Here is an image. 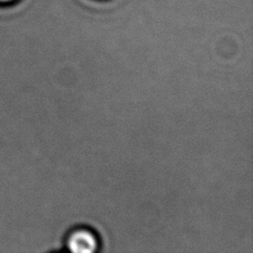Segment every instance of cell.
Wrapping results in <instances>:
<instances>
[{"mask_svg": "<svg viewBox=\"0 0 253 253\" xmlns=\"http://www.w3.org/2000/svg\"><path fill=\"white\" fill-rule=\"evenodd\" d=\"M63 246L72 253H94L101 249V238L89 225H76L67 231Z\"/></svg>", "mask_w": 253, "mask_h": 253, "instance_id": "6da1fadb", "label": "cell"}, {"mask_svg": "<svg viewBox=\"0 0 253 253\" xmlns=\"http://www.w3.org/2000/svg\"><path fill=\"white\" fill-rule=\"evenodd\" d=\"M13 1H16V0H0V3H11Z\"/></svg>", "mask_w": 253, "mask_h": 253, "instance_id": "7a4b0ae2", "label": "cell"}]
</instances>
